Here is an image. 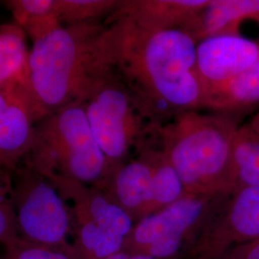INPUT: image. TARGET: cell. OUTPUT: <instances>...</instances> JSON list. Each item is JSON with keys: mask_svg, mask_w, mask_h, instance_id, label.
Wrapping results in <instances>:
<instances>
[{"mask_svg": "<svg viewBox=\"0 0 259 259\" xmlns=\"http://www.w3.org/2000/svg\"><path fill=\"white\" fill-rule=\"evenodd\" d=\"M24 163L46 178L59 175L92 186L101 185L109 175L106 157L79 101L37 121Z\"/></svg>", "mask_w": 259, "mask_h": 259, "instance_id": "4", "label": "cell"}, {"mask_svg": "<svg viewBox=\"0 0 259 259\" xmlns=\"http://www.w3.org/2000/svg\"><path fill=\"white\" fill-rule=\"evenodd\" d=\"M247 19L259 22V0H209L181 30L198 44L222 35H239Z\"/></svg>", "mask_w": 259, "mask_h": 259, "instance_id": "13", "label": "cell"}, {"mask_svg": "<svg viewBox=\"0 0 259 259\" xmlns=\"http://www.w3.org/2000/svg\"><path fill=\"white\" fill-rule=\"evenodd\" d=\"M106 22L111 65L152 120L161 125L178 113L203 110L192 37L180 29H142L115 12Z\"/></svg>", "mask_w": 259, "mask_h": 259, "instance_id": "1", "label": "cell"}, {"mask_svg": "<svg viewBox=\"0 0 259 259\" xmlns=\"http://www.w3.org/2000/svg\"><path fill=\"white\" fill-rule=\"evenodd\" d=\"M203 109L239 121L259 107V58L249 68L222 83L204 84Z\"/></svg>", "mask_w": 259, "mask_h": 259, "instance_id": "14", "label": "cell"}, {"mask_svg": "<svg viewBox=\"0 0 259 259\" xmlns=\"http://www.w3.org/2000/svg\"><path fill=\"white\" fill-rule=\"evenodd\" d=\"M47 179L68 204L71 225H95L126 240L135 223L100 188L59 175H51Z\"/></svg>", "mask_w": 259, "mask_h": 259, "instance_id": "11", "label": "cell"}, {"mask_svg": "<svg viewBox=\"0 0 259 259\" xmlns=\"http://www.w3.org/2000/svg\"><path fill=\"white\" fill-rule=\"evenodd\" d=\"M232 193L246 187H259V131L239 127L232 147Z\"/></svg>", "mask_w": 259, "mask_h": 259, "instance_id": "18", "label": "cell"}, {"mask_svg": "<svg viewBox=\"0 0 259 259\" xmlns=\"http://www.w3.org/2000/svg\"><path fill=\"white\" fill-rule=\"evenodd\" d=\"M0 259H5V258H1V257H0Z\"/></svg>", "mask_w": 259, "mask_h": 259, "instance_id": "24", "label": "cell"}, {"mask_svg": "<svg viewBox=\"0 0 259 259\" xmlns=\"http://www.w3.org/2000/svg\"><path fill=\"white\" fill-rule=\"evenodd\" d=\"M217 259H259V238L236 246Z\"/></svg>", "mask_w": 259, "mask_h": 259, "instance_id": "22", "label": "cell"}, {"mask_svg": "<svg viewBox=\"0 0 259 259\" xmlns=\"http://www.w3.org/2000/svg\"><path fill=\"white\" fill-rule=\"evenodd\" d=\"M257 126H259V125H257ZM257 129H258V130H259V128H257Z\"/></svg>", "mask_w": 259, "mask_h": 259, "instance_id": "25", "label": "cell"}, {"mask_svg": "<svg viewBox=\"0 0 259 259\" xmlns=\"http://www.w3.org/2000/svg\"><path fill=\"white\" fill-rule=\"evenodd\" d=\"M112 66L105 21L63 25L33 44L27 87L41 117L78 101L88 87Z\"/></svg>", "mask_w": 259, "mask_h": 259, "instance_id": "2", "label": "cell"}, {"mask_svg": "<svg viewBox=\"0 0 259 259\" xmlns=\"http://www.w3.org/2000/svg\"><path fill=\"white\" fill-rule=\"evenodd\" d=\"M107 259H156L144 255V254H139V253H135V252H130L126 250H121L119 252L111 255V257Z\"/></svg>", "mask_w": 259, "mask_h": 259, "instance_id": "23", "label": "cell"}, {"mask_svg": "<svg viewBox=\"0 0 259 259\" xmlns=\"http://www.w3.org/2000/svg\"><path fill=\"white\" fill-rule=\"evenodd\" d=\"M78 101L106 157L109 174L149 144L160 126L150 118L113 66L98 75Z\"/></svg>", "mask_w": 259, "mask_h": 259, "instance_id": "5", "label": "cell"}, {"mask_svg": "<svg viewBox=\"0 0 259 259\" xmlns=\"http://www.w3.org/2000/svg\"><path fill=\"white\" fill-rule=\"evenodd\" d=\"M122 0H57L62 25L105 21L121 5Z\"/></svg>", "mask_w": 259, "mask_h": 259, "instance_id": "19", "label": "cell"}, {"mask_svg": "<svg viewBox=\"0 0 259 259\" xmlns=\"http://www.w3.org/2000/svg\"><path fill=\"white\" fill-rule=\"evenodd\" d=\"M259 44L240 35L208 37L197 44L196 69L204 84L222 83L253 65Z\"/></svg>", "mask_w": 259, "mask_h": 259, "instance_id": "12", "label": "cell"}, {"mask_svg": "<svg viewBox=\"0 0 259 259\" xmlns=\"http://www.w3.org/2000/svg\"><path fill=\"white\" fill-rule=\"evenodd\" d=\"M5 4L14 22L33 44L63 26L57 11V0H9Z\"/></svg>", "mask_w": 259, "mask_h": 259, "instance_id": "17", "label": "cell"}, {"mask_svg": "<svg viewBox=\"0 0 259 259\" xmlns=\"http://www.w3.org/2000/svg\"><path fill=\"white\" fill-rule=\"evenodd\" d=\"M259 238V187L229 195L205 224L183 259H217L232 248Z\"/></svg>", "mask_w": 259, "mask_h": 259, "instance_id": "9", "label": "cell"}, {"mask_svg": "<svg viewBox=\"0 0 259 259\" xmlns=\"http://www.w3.org/2000/svg\"><path fill=\"white\" fill-rule=\"evenodd\" d=\"M40 119L27 84L0 91V188L12 192L13 176L27 158Z\"/></svg>", "mask_w": 259, "mask_h": 259, "instance_id": "10", "label": "cell"}, {"mask_svg": "<svg viewBox=\"0 0 259 259\" xmlns=\"http://www.w3.org/2000/svg\"><path fill=\"white\" fill-rule=\"evenodd\" d=\"M26 37L15 22L0 25V91L27 84Z\"/></svg>", "mask_w": 259, "mask_h": 259, "instance_id": "16", "label": "cell"}, {"mask_svg": "<svg viewBox=\"0 0 259 259\" xmlns=\"http://www.w3.org/2000/svg\"><path fill=\"white\" fill-rule=\"evenodd\" d=\"M5 248V259H73L67 252L31 244L18 237Z\"/></svg>", "mask_w": 259, "mask_h": 259, "instance_id": "20", "label": "cell"}, {"mask_svg": "<svg viewBox=\"0 0 259 259\" xmlns=\"http://www.w3.org/2000/svg\"><path fill=\"white\" fill-rule=\"evenodd\" d=\"M19 237L12 192L0 188V244L4 247Z\"/></svg>", "mask_w": 259, "mask_h": 259, "instance_id": "21", "label": "cell"}, {"mask_svg": "<svg viewBox=\"0 0 259 259\" xmlns=\"http://www.w3.org/2000/svg\"><path fill=\"white\" fill-rule=\"evenodd\" d=\"M228 196L184 195L135 223L122 250L156 259H183Z\"/></svg>", "mask_w": 259, "mask_h": 259, "instance_id": "7", "label": "cell"}, {"mask_svg": "<svg viewBox=\"0 0 259 259\" xmlns=\"http://www.w3.org/2000/svg\"><path fill=\"white\" fill-rule=\"evenodd\" d=\"M238 121L200 111L178 113L157 128L152 143L175 169L185 194L231 195Z\"/></svg>", "mask_w": 259, "mask_h": 259, "instance_id": "3", "label": "cell"}, {"mask_svg": "<svg viewBox=\"0 0 259 259\" xmlns=\"http://www.w3.org/2000/svg\"><path fill=\"white\" fill-rule=\"evenodd\" d=\"M209 0H122L116 14L149 31L182 29Z\"/></svg>", "mask_w": 259, "mask_h": 259, "instance_id": "15", "label": "cell"}, {"mask_svg": "<svg viewBox=\"0 0 259 259\" xmlns=\"http://www.w3.org/2000/svg\"><path fill=\"white\" fill-rule=\"evenodd\" d=\"M12 200L21 239L72 257L70 210L55 185L23 163L13 176Z\"/></svg>", "mask_w": 259, "mask_h": 259, "instance_id": "8", "label": "cell"}, {"mask_svg": "<svg viewBox=\"0 0 259 259\" xmlns=\"http://www.w3.org/2000/svg\"><path fill=\"white\" fill-rule=\"evenodd\" d=\"M95 187L119 205L134 223L162 209L185 194L175 169L154 144L140 149Z\"/></svg>", "mask_w": 259, "mask_h": 259, "instance_id": "6", "label": "cell"}]
</instances>
